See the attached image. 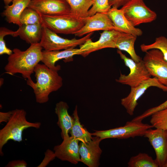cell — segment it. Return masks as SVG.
<instances>
[{
  "mask_svg": "<svg viewBox=\"0 0 167 167\" xmlns=\"http://www.w3.org/2000/svg\"><path fill=\"white\" fill-rule=\"evenodd\" d=\"M40 43L30 45L26 50L16 48L8 58V62L4 67L6 73L13 75L20 73L27 80L32 79L31 75L36 66L43 58L42 49Z\"/></svg>",
  "mask_w": 167,
  "mask_h": 167,
  "instance_id": "cell-1",
  "label": "cell"
},
{
  "mask_svg": "<svg viewBox=\"0 0 167 167\" xmlns=\"http://www.w3.org/2000/svg\"><path fill=\"white\" fill-rule=\"evenodd\" d=\"M36 82L27 80V84L33 89L36 101L44 104L49 100V96L62 86L63 79L58 71L52 70L45 65L38 63L34 70Z\"/></svg>",
  "mask_w": 167,
  "mask_h": 167,
  "instance_id": "cell-2",
  "label": "cell"
},
{
  "mask_svg": "<svg viewBox=\"0 0 167 167\" xmlns=\"http://www.w3.org/2000/svg\"><path fill=\"white\" fill-rule=\"evenodd\" d=\"M5 126L0 130V154L2 156V149L10 140L19 142L22 141L24 131L29 128L39 129L40 122H32L27 120L26 112L24 109H16Z\"/></svg>",
  "mask_w": 167,
  "mask_h": 167,
  "instance_id": "cell-3",
  "label": "cell"
},
{
  "mask_svg": "<svg viewBox=\"0 0 167 167\" xmlns=\"http://www.w3.org/2000/svg\"><path fill=\"white\" fill-rule=\"evenodd\" d=\"M41 15L43 25L56 33L65 34H75L84 25L86 18L78 17L72 12Z\"/></svg>",
  "mask_w": 167,
  "mask_h": 167,
  "instance_id": "cell-4",
  "label": "cell"
},
{
  "mask_svg": "<svg viewBox=\"0 0 167 167\" xmlns=\"http://www.w3.org/2000/svg\"><path fill=\"white\" fill-rule=\"evenodd\" d=\"M153 127L152 125L144 123L142 121L132 120L127 122L123 126L106 130L96 131L91 135L99 137L102 140L109 138L127 139L143 136L147 130Z\"/></svg>",
  "mask_w": 167,
  "mask_h": 167,
  "instance_id": "cell-5",
  "label": "cell"
},
{
  "mask_svg": "<svg viewBox=\"0 0 167 167\" xmlns=\"http://www.w3.org/2000/svg\"><path fill=\"white\" fill-rule=\"evenodd\" d=\"M93 32L79 39L74 38L68 39L61 37L57 33L43 25L41 37L40 44L46 51H58L75 48L78 45H81L90 38Z\"/></svg>",
  "mask_w": 167,
  "mask_h": 167,
  "instance_id": "cell-6",
  "label": "cell"
},
{
  "mask_svg": "<svg viewBox=\"0 0 167 167\" xmlns=\"http://www.w3.org/2000/svg\"><path fill=\"white\" fill-rule=\"evenodd\" d=\"M117 52L126 66L129 68L130 72L127 75L121 73L118 78L116 79L117 82L128 85L131 88L135 87L151 78V75L143 59L136 62L132 58L127 57L121 50L118 49Z\"/></svg>",
  "mask_w": 167,
  "mask_h": 167,
  "instance_id": "cell-7",
  "label": "cell"
},
{
  "mask_svg": "<svg viewBox=\"0 0 167 167\" xmlns=\"http://www.w3.org/2000/svg\"><path fill=\"white\" fill-rule=\"evenodd\" d=\"M121 9L128 21L135 27L151 22L157 18L156 13L147 6L143 0H131Z\"/></svg>",
  "mask_w": 167,
  "mask_h": 167,
  "instance_id": "cell-8",
  "label": "cell"
},
{
  "mask_svg": "<svg viewBox=\"0 0 167 167\" xmlns=\"http://www.w3.org/2000/svg\"><path fill=\"white\" fill-rule=\"evenodd\" d=\"M145 53L143 60L151 76L167 87V61L162 53L157 49H150Z\"/></svg>",
  "mask_w": 167,
  "mask_h": 167,
  "instance_id": "cell-9",
  "label": "cell"
},
{
  "mask_svg": "<svg viewBox=\"0 0 167 167\" xmlns=\"http://www.w3.org/2000/svg\"><path fill=\"white\" fill-rule=\"evenodd\" d=\"M152 87H156L164 92H167V87L161 84L156 78L153 77L143 81L136 87L131 88L129 94L121 99V104L129 115L132 116L134 114L138 104V100L147 90Z\"/></svg>",
  "mask_w": 167,
  "mask_h": 167,
  "instance_id": "cell-10",
  "label": "cell"
},
{
  "mask_svg": "<svg viewBox=\"0 0 167 167\" xmlns=\"http://www.w3.org/2000/svg\"><path fill=\"white\" fill-rule=\"evenodd\" d=\"M150 128L143 136L148 139L154 148L159 167H163L167 158V130Z\"/></svg>",
  "mask_w": 167,
  "mask_h": 167,
  "instance_id": "cell-11",
  "label": "cell"
},
{
  "mask_svg": "<svg viewBox=\"0 0 167 167\" xmlns=\"http://www.w3.org/2000/svg\"><path fill=\"white\" fill-rule=\"evenodd\" d=\"M28 7L41 15H59L71 12L66 0H31Z\"/></svg>",
  "mask_w": 167,
  "mask_h": 167,
  "instance_id": "cell-12",
  "label": "cell"
},
{
  "mask_svg": "<svg viewBox=\"0 0 167 167\" xmlns=\"http://www.w3.org/2000/svg\"><path fill=\"white\" fill-rule=\"evenodd\" d=\"M121 32L116 30H105L100 33L99 39L92 42L90 38L80 46L81 50H84L81 55L86 57L90 53L106 48H116V44Z\"/></svg>",
  "mask_w": 167,
  "mask_h": 167,
  "instance_id": "cell-13",
  "label": "cell"
},
{
  "mask_svg": "<svg viewBox=\"0 0 167 167\" xmlns=\"http://www.w3.org/2000/svg\"><path fill=\"white\" fill-rule=\"evenodd\" d=\"M102 140L98 136L92 137L87 143L81 142L79 144L80 162L88 167H98L102 151L99 145Z\"/></svg>",
  "mask_w": 167,
  "mask_h": 167,
  "instance_id": "cell-14",
  "label": "cell"
},
{
  "mask_svg": "<svg viewBox=\"0 0 167 167\" xmlns=\"http://www.w3.org/2000/svg\"><path fill=\"white\" fill-rule=\"evenodd\" d=\"M62 143L55 146L54 150L56 157L62 161H66L76 165L80 162L79 152V141L69 136L64 138Z\"/></svg>",
  "mask_w": 167,
  "mask_h": 167,
  "instance_id": "cell-15",
  "label": "cell"
},
{
  "mask_svg": "<svg viewBox=\"0 0 167 167\" xmlns=\"http://www.w3.org/2000/svg\"><path fill=\"white\" fill-rule=\"evenodd\" d=\"M113 30L118 31L107 15L97 13L92 16L87 17L84 25L74 35L81 37L95 31Z\"/></svg>",
  "mask_w": 167,
  "mask_h": 167,
  "instance_id": "cell-16",
  "label": "cell"
},
{
  "mask_svg": "<svg viewBox=\"0 0 167 167\" xmlns=\"http://www.w3.org/2000/svg\"><path fill=\"white\" fill-rule=\"evenodd\" d=\"M84 50L80 48H72L62 51H42L43 58L42 62L49 68L58 71L61 69V66H55L56 62L58 61L64 59L65 62L73 60V56L76 55H81Z\"/></svg>",
  "mask_w": 167,
  "mask_h": 167,
  "instance_id": "cell-17",
  "label": "cell"
},
{
  "mask_svg": "<svg viewBox=\"0 0 167 167\" xmlns=\"http://www.w3.org/2000/svg\"><path fill=\"white\" fill-rule=\"evenodd\" d=\"M106 14L118 31L131 34L136 37L142 35V30L131 24L125 17L121 9L111 7Z\"/></svg>",
  "mask_w": 167,
  "mask_h": 167,
  "instance_id": "cell-18",
  "label": "cell"
},
{
  "mask_svg": "<svg viewBox=\"0 0 167 167\" xmlns=\"http://www.w3.org/2000/svg\"><path fill=\"white\" fill-rule=\"evenodd\" d=\"M68 109L67 104L62 101L57 103L55 108L58 118L57 124L61 130V136L63 139L69 136V133L73 124V118L69 113Z\"/></svg>",
  "mask_w": 167,
  "mask_h": 167,
  "instance_id": "cell-19",
  "label": "cell"
},
{
  "mask_svg": "<svg viewBox=\"0 0 167 167\" xmlns=\"http://www.w3.org/2000/svg\"><path fill=\"white\" fill-rule=\"evenodd\" d=\"M31 0H13L11 5L5 6V9L2 14L8 23H12L20 27L22 25L19 20L20 15L28 7Z\"/></svg>",
  "mask_w": 167,
  "mask_h": 167,
  "instance_id": "cell-20",
  "label": "cell"
},
{
  "mask_svg": "<svg viewBox=\"0 0 167 167\" xmlns=\"http://www.w3.org/2000/svg\"><path fill=\"white\" fill-rule=\"evenodd\" d=\"M43 26L42 24H23L17 30L18 36L30 45L39 43Z\"/></svg>",
  "mask_w": 167,
  "mask_h": 167,
  "instance_id": "cell-21",
  "label": "cell"
},
{
  "mask_svg": "<svg viewBox=\"0 0 167 167\" xmlns=\"http://www.w3.org/2000/svg\"><path fill=\"white\" fill-rule=\"evenodd\" d=\"M137 37L131 34L121 32L117 42L116 48L127 52L131 58L135 62H138L142 59L136 54L135 50L134 45Z\"/></svg>",
  "mask_w": 167,
  "mask_h": 167,
  "instance_id": "cell-22",
  "label": "cell"
},
{
  "mask_svg": "<svg viewBox=\"0 0 167 167\" xmlns=\"http://www.w3.org/2000/svg\"><path fill=\"white\" fill-rule=\"evenodd\" d=\"M72 117L73 124L70 131L71 136L81 142L87 143L90 141L92 138V135L81 124L77 105L75 107Z\"/></svg>",
  "mask_w": 167,
  "mask_h": 167,
  "instance_id": "cell-23",
  "label": "cell"
},
{
  "mask_svg": "<svg viewBox=\"0 0 167 167\" xmlns=\"http://www.w3.org/2000/svg\"><path fill=\"white\" fill-rule=\"evenodd\" d=\"M69 5L71 11L76 16L85 18L88 16V12L92 6V0H66Z\"/></svg>",
  "mask_w": 167,
  "mask_h": 167,
  "instance_id": "cell-24",
  "label": "cell"
},
{
  "mask_svg": "<svg viewBox=\"0 0 167 167\" xmlns=\"http://www.w3.org/2000/svg\"><path fill=\"white\" fill-rule=\"evenodd\" d=\"M128 167H159L156 160L148 154L140 153L131 157L127 163Z\"/></svg>",
  "mask_w": 167,
  "mask_h": 167,
  "instance_id": "cell-25",
  "label": "cell"
},
{
  "mask_svg": "<svg viewBox=\"0 0 167 167\" xmlns=\"http://www.w3.org/2000/svg\"><path fill=\"white\" fill-rule=\"evenodd\" d=\"M141 51L144 52L152 49H157L162 53L165 59L167 61V38L161 36L156 38L153 43L146 45L143 44L140 45Z\"/></svg>",
  "mask_w": 167,
  "mask_h": 167,
  "instance_id": "cell-26",
  "label": "cell"
},
{
  "mask_svg": "<svg viewBox=\"0 0 167 167\" xmlns=\"http://www.w3.org/2000/svg\"><path fill=\"white\" fill-rule=\"evenodd\" d=\"M19 20L22 25L43 24L41 15L35 10L28 7L21 14Z\"/></svg>",
  "mask_w": 167,
  "mask_h": 167,
  "instance_id": "cell-27",
  "label": "cell"
},
{
  "mask_svg": "<svg viewBox=\"0 0 167 167\" xmlns=\"http://www.w3.org/2000/svg\"><path fill=\"white\" fill-rule=\"evenodd\" d=\"M151 116L150 122L153 127L167 130V108L156 112Z\"/></svg>",
  "mask_w": 167,
  "mask_h": 167,
  "instance_id": "cell-28",
  "label": "cell"
},
{
  "mask_svg": "<svg viewBox=\"0 0 167 167\" xmlns=\"http://www.w3.org/2000/svg\"><path fill=\"white\" fill-rule=\"evenodd\" d=\"M10 35L13 37L18 36V31H13L5 27L0 28V55L6 54L9 56L13 53V50L8 48L6 45L4 40V37Z\"/></svg>",
  "mask_w": 167,
  "mask_h": 167,
  "instance_id": "cell-29",
  "label": "cell"
},
{
  "mask_svg": "<svg viewBox=\"0 0 167 167\" xmlns=\"http://www.w3.org/2000/svg\"><path fill=\"white\" fill-rule=\"evenodd\" d=\"M92 7L89 10L88 16H92L97 13L106 14L111 8L109 0H92Z\"/></svg>",
  "mask_w": 167,
  "mask_h": 167,
  "instance_id": "cell-30",
  "label": "cell"
},
{
  "mask_svg": "<svg viewBox=\"0 0 167 167\" xmlns=\"http://www.w3.org/2000/svg\"><path fill=\"white\" fill-rule=\"evenodd\" d=\"M166 108H167V100L157 106L147 109L141 115L133 118V119L134 120L142 121L145 118L151 116L155 112Z\"/></svg>",
  "mask_w": 167,
  "mask_h": 167,
  "instance_id": "cell-31",
  "label": "cell"
},
{
  "mask_svg": "<svg viewBox=\"0 0 167 167\" xmlns=\"http://www.w3.org/2000/svg\"><path fill=\"white\" fill-rule=\"evenodd\" d=\"M56 157L54 152L48 149L45 153V157L38 167H45Z\"/></svg>",
  "mask_w": 167,
  "mask_h": 167,
  "instance_id": "cell-32",
  "label": "cell"
},
{
  "mask_svg": "<svg viewBox=\"0 0 167 167\" xmlns=\"http://www.w3.org/2000/svg\"><path fill=\"white\" fill-rule=\"evenodd\" d=\"M131 0H109L110 6L112 8H118L122 6Z\"/></svg>",
  "mask_w": 167,
  "mask_h": 167,
  "instance_id": "cell-33",
  "label": "cell"
},
{
  "mask_svg": "<svg viewBox=\"0 0 167 167\" xmlns=\"http://www.w3.org/2000/svg\"><path fill=\"white\" fill-rule=\"evenodd\" d=\"M27 163L24 160H13L9 161L6 165V167H26Z\"/></svg>",
  "mask_w": 167,
  "mask_h": 167,
  "instance_id": "cell-34",
  "label": "cell"
},
{
  "mask_svg": "<svg viewBox=\"0 0 167 167\" xmlns=\"http://www.w3.org/2000/svg\"><path fill=\"white\" fill-rule=\"evenodd\" d=\"M13 110L6 112H0V123L2 122H7L10 118Z\"/></svg>",
  "mask_w": 167,
  "mask_h": 167,
  "instance_id": "cell-35",
  "label": "cell"
},
{
  "mask_svg": "<svg viewBox=\"0 0 167 167\" xmlns=\"http://www.w3.org/2000/svg\"><path fill=\"white\" fill-rule=\"evenodd\" d=\"M3 1L5 4V6H7L9 5V4L12 2L13 0H2Z\"/></svg>",
  "mask_w": 167,
  "mask_h": 167,
  "instance_id": "cell-36",
  "label": "cell"
},
{
  "mask_svg": "<svg viewBox=\"0 0 167 167\" xmlns=\"http://www.w3.org/2000/svg\"><path fill=\"white\" fill-rule=\"evenodd\" d=\"M163 167H167V158Z\"/></svg>",
  "mask_w": 167,
  "mask_h": 167,
  "instance_id": "cell-37",
  "label": "cell"
}]
</instances>
